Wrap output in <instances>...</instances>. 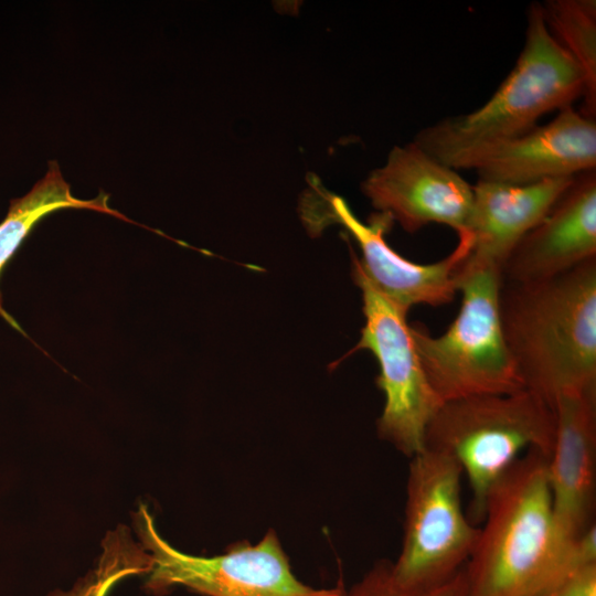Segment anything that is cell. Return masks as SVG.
<instances>
[{
	"instance_id": "obj_18",
	"label": "cell",
	"mask_w": 596,
	"mask_h": 596,
	"mask_svg": "<svg viewBox=\"0 0 596 596\" xmlns=\"http://www.w3.org/2000/svg\"><path fill=\"white\" fill-rule=\"evenodd\" d=\"M542 596H596V564L570 574Z\"/></svg>"
},
{
	"instance_id": "obj_8",
	"label": "cell",
	"mask_w": 596,
	"mask_h": 596,
	"mask_svg": "<svg viewBox=\"0 0 596 596\" xmlns=\"http://www.w3.org/2000/svg\"><path fill=\"white\" fill-rule=\"evenodd\" d=\"M352 277L362 292L365 318L353 350H369L375 355L380 365L376 385L385 397L377 435L411 458L424 449L426 428L444 402L423 370L407 322L408 310L374 287L354 254Z\"/></svg>"
},
{
	"instance_id": "obj_4",
	"label": "cell",
	"mask_w": 596,
	"mask_h": 596,
	"mask_svg": "<svg viewBox=\"0 0 596 596\" xmlns=\"http://www.w3.org/2000/svg\"><path fill=\"white\" fill-rule=\"evenodd\" d=\"M555 439L554 409L522 390L444 402L429 422L424 448L453 457L466 476L469 519L481 523L487 496L503 472L528 450L550 457Z\"/></svg>"
},
{
	"instance_id": "obj_17",
	"label": "cell",
	"mask_w": 596,
	"mask_h": 596,
	"mask_svg": "<svg viewBox=\"0 0 596 596\" xmlns=\"http://www.w3.org/2000/svg\"><path fill=\"white\" fill-rule=\"evenodd\" d=\"M343 596H468L464 567L449 579L433 586L409 585L396 577L392 562L374 564Z\"/></svg>"
},
{
	"instance_id": "obj_6",
	"label": "cell",
	"mask_w": 596,
	"mask_h": 596,
	"mask_svg": "<svg viewBox=\"0 0 596 596\" xmlns=\"http://www.w3.org/2000/svg\"><path fill=\"white\" fill-rule=\"evenodd\" d=\"M462 470L443 453L424 448L409 458L404 532L394 574L415 586H433L456 575L479 535L461 501Z\"/></svg>"
},
{
	"instance_id": "obj_7",
	"label": "cell",
	"mask_w": 596,
	"mask_h": 596,
	"mask_svg": "<svg viewBox=\"0 0 596 596\" xmlns=\"http://www.w3.org/2000/svg\"><path fill=\"white\" fill-rule=\"evenodd\" d=\"M137 526L150 551L146 588L156 595L175 586L205 596H343L345 590L341 581L330 588H315L299 581L274 530L256 544L240 541L223 554L203 557L180 552L163 540L143 504Z\"/></svg>"
},
{
	"instance_id": "obj_10",
	"label": "cell",
	"mask_w": 596,
	"mask_h": 596,
	"mask_svg": "<svg viewBox=\"0 0 596 596\" xmlns=\"http://www.w3.org/2000/svg\"><path fill=\"white\" fill-rule=\"evenodd\" d=\"M596 168V121L573 106L550 123L481 153L470 169L478 180L529 185L574 178Z\"/></svg>"
},
{
	"instance_id": "obj_15",
	"label": "cell",
	"mask_w": 596,
	"mask_h": 596,
	"mask_svg": "<svg viewBox=\"0 0 596 596\" xmlns=\"http://www.w3.org/2000/svg\"><path fill=\"white\" fill-rule=\"evenodd\" d=\"M108 199L109 195L103 191L93 200L75 198L71 192V185L61 173L58 163L51 161L45 175L26 194L11 200L8 213L0 222V275L35 225L55 211L84 209L137 224L109 207ZM0 317L23 333L22 328L4 309L1 294Z\"/></svg>"
},
{
	"instance_id": "obj_3",
	"label": "cell",
	"mask_w": 596,
	"mask_h": 596,
	"mask_svg": "<svg viewBox=\"0 0 596 596\" xmlns=\"http://www.w3.org/2000/svg\"><path fill=\"white\" fill-rule=\"evenodd\" d=\"M584 91L583 73L550 33L541 3H531L524 46L493 95L470 113L423 128L413 141L455 170L470 169L481 153L533 129Z\"/></svg>"
},
{
	"instance_id": "obj_11",
	"label": "cell",
	"mask_w": 596,
	"mask_h": 596,
	"mask_svg": "<svg viewBox=\"0 0 596 596\" xmlns=\"http://www.w3.org/2000/svg\"><path fill=\"white\" fill-rule=\"evenodd\" d=\"M327 200L329 215L358 243L362 269L384 296L406 310L416 305L439 307L454 300L456 272L470 253L471 238L458 240L455 249L439 262L416 264L402 257L384 240L393 223L391 216L377 213L365 224L342 198L329 195Z\"/></svg>"
},
{
	"instance_id": "obj_13",
	"label": "cell",
	"mask_w": 596,
	"mask_h": 596,
	"mask_svg": "<svg viewBox=\"0 0 596 596\" xmlns=\"http://www.w3.org/2000/svg\"><path fill=\"white\" fill-rule=\"evenodd\" d=\"M596 257V172L577 174L550 212L518 243L502 280L531 283Z\"/></svg>"
},
{
	"instance_id": "obj_2",
	"label": "cell",
	"mask_w": 596,
	"mask_h": 596,
	"mask_svg": "<svg viewBox=\"0 0 596 596\" xmlns=\"http://www.w3.org/2000/svg\"><path fill=\"white\" fill-rule=\"evenodd\" d=\"M502 333L524 390L552 408L596 387V257L531 283L502 280Z\"/></svg>"
},
{
	"instance_id": "obj_9",
	"label": "cell",
	"mask_w": 596,
	"mask_h": 596,
	"mask_svg": "<svg viewBox=\"0 0 596 596\" xmlns=\"http://www.w3.org/2000/svg\"><path fill=\"white\" fill-rule=\"evenodd\" d=\"M362 191L379 213L408 233L439 223L451 227L458 240L471 238L472 185L414 141L395 146L385 164L363 181Z\"/></svg>"
},
{
	"instance_id": "obj_1",
	"label": "cell",
	"mask_w": 596,
	"mask_h": 596,
	"mask_svg": "<svg viewBox=\"0 0 596 596\" xmlns=\"http://www.w3.org/2000/svg\"><path fill=\"white\" fill-rule=\"evenodd\" d=\"M549 457L531 449L488 492L464 566L468 596H542L582 567L552 510Z\"/></svg>"
},
{
	"instance_id": "obj_14",
	"label": "cell",
	"mask_w": 596,
	"mask_h": 596,
	"mask_svg": "<svg viewBox=\"0 0 596 596\" xmlns=\"http://www.w3.org/2000/svg\"><path fill=\"white\" fill-rule=\"evenodd\" d=\"M574 178L545 180L529 185L478 180L472 187L469 255L494 264L502 270L518 243L550 212Z\"/></svg>"
},
{
	"instance_id": "obj_19",
	"label": "cell",
	"mask_w": 596,
	"mask_h": 596,
	"mask_svg": "<svg viewBox=\"0 0 596 596\" xmlns=\"http://www.w3.org/2000/svg\"><path fill=\"white\" fill-rule=\"evenodd\" d=\"M134 572L129 568H107L103 570L97 578L92 583L81 596H106L111 585L125 574Z\"/></svg>"
},
{
	"instance_id": "obj_5",
	"label": "cell",
	"mask_w": 596,
	"mask_h": 596,
	"mask_svg": "<svg viewBox=\"0 0 596 596\" xmlns=\"http://www.w3.org/2000/svg\"><path fill=\"white\" fill-rule=\"evenodd\" d=\"M456 280L461 307L445 333L433 337L423 324H411L430 386L443 402L524 390L501 328V268L468 255Z\"/></svg>"
},
{
	"instance_id": "obj_16",
	"label": "cell",
	"mask_w": 596,
	"mask_h": 596,
	"mask_svg": "<svg viewBox=\"0 0 596 596\" xmlns=\"http://www.w3.org/2000/svg\"><path fill=\"white\" fill-rule=\"evenodd\" d=\"M545 24L554 40L583 73L582 114L596 115V1L547 0L541 3Z\"/></svg>"
},
{
	"instance_id": "obj_12",
	"label": "cell",
	"mask_w": 596,
	"mask_h": 596,
	"mask_svg": "<svg viewBox=\"0 0 596 596\" xmlns=\"http://www.w3.org/2000/svg\"><path fill=\"white\" fill-rule=\"evenodd\" d=\"M553 409L552 510L561 534L572 541L595 524L596 387L561 393Z\"/></svg>"
}]
</instances>
